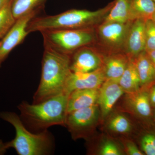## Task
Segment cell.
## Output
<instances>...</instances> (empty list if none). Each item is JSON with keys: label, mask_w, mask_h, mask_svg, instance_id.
I'll return each mask as SVG.
<instances>
[{"label": "cell", "mask_w": 155, "mask_h": 155, "mask_svg": "<svg viewBox=\"0 0 155 155\" xmlns=\"http://www.w3.org/2000/svg\"><path fill=\"white\" fill-rule=\"evenodd\" d=\"M69 95L64 92L37 104L22 102L18 106L19 117L33 132L48 130L54 125L65 126Z\"/></svg>", "instance_id": "1"}, {"label": "cell", "mask_w": 155, "mask_h": 155, "mask_svg": "<svg viewBox=\"0 0 155 155\" xmlns=\"http://www.w3.org/2000/svg\"><path fill=\"white\" fill-rule=\"evenodd\" d=\"M114 2L95 11L72 9L53 16H36L28 23L27 31L30 33L45 30L95 28L104 22Z\"/></svg>", "instance_id": "2"}, {"label": "cell", "mask_w": 155, "mask_h": 155, "mask_svg": "<svg viewBox=\"0 0 155 155\" xmlns=\"http://www.w3.org/2000/svg\"><path fill=\"white\" fill-rule=\"evenodd\" d=\"M70 56L44 48L41 73L32 104H37L65 92L67 79L71 74Z\"/></svg>", "instance_id": "3"}, {"label": "cell", "mask_w": 155, "mask_h": 155, "mask_svg": "<svg viewBox=\"0 0 155 155\" xmlns=\"http://www.w3.org/2000/svg\"><path fill=\"white\" fill-rule=\"evenodd\" d=\"M0 118L11 124L16 131L14 138L6 143L8 149H14L19 155H48L54 152L55 138L48 130L39 132L30 131L14 112H1Z\"/></svg>", "instance_id": "4"}, {"label": "cell", "mask_w": 155, "mask_h": 155, "mask_svg": "<svg viewBox=\"0 0 155 155\" xmlns=\"http://www.w3.org/2000/svg\"><path fill=\"white\" fill-rule=\"evenodd\" d=\"M95 28L45 30L40 32L44 48L71 56L80 48L95 43Z\"/></svg>", "instance_id": "5"}, {"label": "cell", "mask_w": 155, "mask_h": 155, "mask_svg": "<svg viewBox=\"0 0 155 155\" xmlns=\"http://www.w3.org/2000/svg\"><path fill=\"white\" fill-rule=\"evenodd\" d=\"M101 122L98 104L72 111L67 114L65 127L74 140H87L94 135L97 126Z\"/></svg>", "instance_id": "6"}, {"label": "cell", "mask_w": 155, "mask_h": 155, "mask_svg": "<svg viewBox=\"0 0 155 155\" xmlns=\"http://www.w3.org/2000/svg\"><path fill=\"white\" fill-rule=\"evenodd\" d=\"M132 21L103 22L99 25L95 31L96 40L101 49L100 50L104 54L123 52Z\"/></svg>", "instance_id": "7"}, {"label": "cell", "mask_w": 155, "mask_h": 155, "mask_svg": "<svg viewBox=\"0 0 155 155\" xmlns=\"http://www.w3.org/2000/svg\"><path fill=\"white\" fill-rule=\"evenodd\" d=\"M148 90L140 88L135 92L125 93L120 110L130 114L140 124L153 120V109Z\"/></svg>", "instance_id": "8"}, {"label": "cell", "mask_w": 155, "mask_h": 155, "mask_svg": "<svg viewBox=\"0 0 155 155\" xmlns=\"http://www.w3.org/2000/svg\"><path fill=\"white\" fill-rule=\"evenodd\" d=\"M93 45L81 48L70 56L71 72H91L102 67L104 53Z\"/></svg>", "instance_id": "9"}, {"label": "cell", "mask_w": 155, "mask_h": 155, "mask_svg": "<svg viewBox=\"0 0 155 155\" xmlns=\"http://www.w3.org/2000/svg\"><path fill=\"white\" fill-rule=\"evenodd\" d=\"M38 12H34L17 19L7 34L0 40V68L3 62L14 48L22 43L29 34L28 23Z\"/></svg>", "instance_id": "10"}, {"label": "cell", "mask_w": 155, "mask_h": 155, "mask_svg": "<svg viewBox=\"0 0 155 155\" xmlns=\"http://www.w3.org/2000/svg\"><path fill=\"white\" fill-rule=\"evenodd\" d=\"M125 94L118 81H105L99 89L97 101L101 111V123L114 110L115 105Z\"/></svg>", "instance_id": "11"}, {"label": "cell", "mask_w": 155, "mask_h": 155, "mask_svg": "<svg viewBox=\"0 0 155 155\" xmlns=\"http://www.w3.org/2000/svg\"><path fill=\"white\" fill-rule=\"evenodd\" d=\"M106 80L102 67L91 72H71L66 82L65 92L69 94L76 90L99 89Z\"/></svg>", "instance_id": "12"}, {"label": "cell", "mask_w": 155, "mask_h": 155, "mask_svg": "<svg viewBox=\"0 0 155 155\" xmlns=\"http://www.w3.org/2000/svg\"><path fill=\"white\" fill-rule=\"evenodd\" d=\"M145 22L143 19H136L130 25L123 51L130 59H134L145 51Z\"/></svg>", "instance_id": "13"}, {"label": "cell", "mask_w": 155, "mask_h": 155, "mask_svg": "<svg viewBox=\"0 0 155 155\" xmlns=\"http://www.w3.org/2000/svg\"><path fill=\"white\" fill-rule=\"evenodd\" d=\"M102 123L104 129L110 135L128 137L134 132L133 122L124 112L120 110H114Z\"/></svg>", "instance_id": "14"}, {"label": "cell", "mask_w": 155, "mask_h": 155, "mask_svg": "<svg viewBox=\"0 0 155 155\" xmlns=\"http://www.w3.org/2000/svg\"><path fill=\"white\" fill-rule=\"evenodd\" d=\"M130 58L124 52L104 54L102 67L106 80L119 81Z\"/></svg>", "instance_id": "15"}, {"label": "cell", "mask_w": 155, "mask_h": 155, "mask_svg": "<svg viewBox=\"0 0 155 155\" xmlns=\"http://www.w3.org/2000/svg\"><path fill=\"white\" fill-rule=\"evenodd\" d=\"M87 153L97 155H125L119 140L110 135H102L96 141L92 139L86 140Z\"/></svg>", "instance_id": "16"}, {"label": "cell", "mask_w": 155, "mask_h": 155, "mask_svg": "<svg viewBox=\"0 0 155 155\" xmlns=\"http://www.w3.org/2000/svg\"><path fill=\"white\" fill-rule=\"evenodd\" d=\"M98 95L99 89H84L72 91L68 97L67 114L97 104Z\"/></svg>", "instance_id": "17"}, {"label": "cell", "mask_w": 155, "mask_h": 155, "mask_svg": "<svg viewBox=\"0 0 155 155\" xmlns=\"http://www.w3.org/2000/svg\"><path fill=\"white\" fill-rule=\"evenodd\" d=\"M140 80V88H149L155 83V66L145 51L133 59Z\"/></svg>", "instance_id": "18"}, {"label": "cell", "mask_w": 155, "mask_h": 155, "mask_svg": "<svg viewBox=\"0 0 155 155\" xmlns=\"http://www.w3.org/2000/svg\"><path fill=\"white\" fill-rule=\"evenodd\" d=\"M140 124L136 135L137 145L144 155H155V122Z\"/></svg>", "instance_id": "19"}, {"label": "cell", "mask_w": 155, "mask_h": 155, "mask_svg": "<svg viewBox=\"0 0 155 155\" xmlns=\"http://www.w3.org/2000/svg\"><path fill=\"white\" fill-rule=\"evenodd\" d=\"M118 82L125 93L135 92L140 89V80L133 59H130Z\"/></svg>", "instance_id": "20"}, {"label": "cell", "mask_w": 155, "mask_h": 155, "mask_svg": "<svg viewBox=\"0 0 155 155\" xmlns=\"http://www.w3.org/2000/svg\"><path fill=\"white\" fill-rule=\"evenodd\" d=\"M155 13V3L153 0H130V21H146L152 19Z\"/></svg>", "instance_id": "21"}, {"label": "cell", "mask_w": 155, "mask_h": 155, "mask_svg": "<svg viewBox=\"0 0 155 155\" xmlns=\"http://www.w3.org/2000/svg\"><path fill=\"white\" fill-rule=\"evenodd\" d=\"M46 0H11L12 14L17 20L34 12H39Z\"/></svg>", "instance_id": "22"}, {"label": "cell", "mask_w": 155, "mask_h": 155, "mask_svg": "<svg viewBox=\"0 0 155 155\" xmlns=\"http://www.w3.org/2000/svg\"><path fill=\"white\" fill-rule=\"evenodd\" d=\"M114 5L103 22L125 23L130 21V0H114Z\"/></svg>", "instance_id": "23"}, {"label": "cell", "mask_w": 155, "mask_h": 155, "mask_svg": "<svg viewBox=\"0 0 155 155\" xmlns=\"http://www.w3.org/2000/svg\"><path fill=\"white\" fill-rule=\"evenodd\" d=\"M10 0L0 10V40L4 37L14 25L16 19L11 9Z\"/></svg>", "instance_id": "24"}, {"label": "cell", "mask_w": 155, "mask_h": 155, "mask_svg": "<svg viewBox=\"0 0 155 155\" xmlns=\"http://www.w3.org/2000/svg\"><path fill=\"white\" fill-rule=\"evenodd\" d=\"M145 49L147 52L155 50V23L152 19L145 22Z\"/></svg>", "instance_id": "25"}, {"label": "cell", "mask_w": 155, "mask_h": 155, "mask_svg": "<svg viewBox=\"0 0 155 155\" xmlns=\"http://www.w3.org/2000/svg\"><path fill=\"white\" fill-rule=\"evenodd\" d=\"M119 141L123 148L125 155H144L139 147L137 144L133 140L128 138L127 137H119Z\"/></svg>", "instance_id": "26"}, {"label": "cell", "mask_w": 155, "mask_h": 155, "mask_svg": "<svg viewBox=\"0 0 155 155\" xmlns=\"http://www.w3.org/2000/svg\"><path fill=\"white\" fill-rule=\"evenodd\" d=\"M150 103L153 109L155 108V83L152 84L148 90Z\"/></svg>", "instance_id": "27"}, {"label": "cell", "mask_w": 155, "mask_h": 155, "mask_svg": "<svg viewBox=\"0 0 155 155\" xmlns=\"http://www.w3.org/2000/svg\"><path fill=\"white\" fill-rule=\"evenodd\" d=\"M7 148L6 143L4 142L2 140L0 139V155L5 154L7 152Z\"/></svg>", "instance_id": "28"}, {"label": "cell", "mask_w": 155, "mask_h": 155, "mask_svg": "<svg viewBox=\"0 0 155 155\" xmlns=\"http://www.w3.org/2000/svg\"><path fill=\"white\" fill-rule=\"evenodd\" d=\"M151 61L155 66V50L147 52Z\"/></svg>", "instance_id": "29"}, {"label": "cell", "mask_w": 155, "mask_h": 155, "mask_svg": "<svg viewBox=\"0 0 155 155\" xmlns=\"http://www.w3.org/2000/svg\"><path fill=\"white\" fill-rule=\"evenodd\" d=\"M10 0H0V10Z\"/></svg>", "instance_id": "30"}, {"label": "cell", "mask_w": 155, "mask_h": 155, "mask_svg": "<svg viewBox=\"0 0 155 155\" xmlns=\"http://www.w3.org/2000/svg\"><path fill=\"white\" fill-rule=\"evenodd\" d=\"M153 120L155 122V108L153 109Z\"/></svg>", "instance_id": "31"}, {"label": "cell", "mask_w": 155, "mask_h": 155, "mask_svg": "<svg viewBox=\"0 0 155 155\" xmlns=\"http://www.w3.org/2000/svg\"><path fill=\"white\" fill-rule=\"evenodd\" d=\"M152 19L153 21L155 23V13H154V14H153V17Z\"/></svg>", "instance_id": "32"}, {"label": "cell", "mask_w": 155, "mask_h": 155, "mask_svg": "<svg viewBox=\"0 0 155 155\" xmlns=\"http://www.w3.org/2000/svg\"><path fill=\"white\" fill-rule=\"evenodd\" d=\"M153 1L155 3V0H153Z\"/></svg>", "instance_id": "33"}]
</instances>
